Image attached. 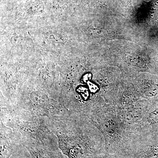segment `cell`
I'll return each instance as SVG.
<instances>
[{
    "label": "cell",
    "instance_id": "cell-1",
    "mask_svg": "<svg viewBox=\"0 0 158 158\" xmlns=\"http://www.w3.org/2000/svg\"><path fill=\"white\" fill-rule=\"evenodd\" d=\"M141 158H158V141L148 146Z\"/></svg>",
    "mask_w": 158,
    "mask_h": 158
},
{
    "label": "cell",
    "instance_id": "cell-2",
    "mask_svg": "<svg viewBox=\"0 0 158 158\" xmlns=\"http://www.w3.org/2000/svg\"><path fill=\"white\" fill-rule=\"evenodd\" d=\"M104 158L103 157H102V158H101V157H97V158ZM106 158H108V157H106Z\"/></svg>",
    "mask_w": 158,
    "mask_h": 158
}]
</instances>
